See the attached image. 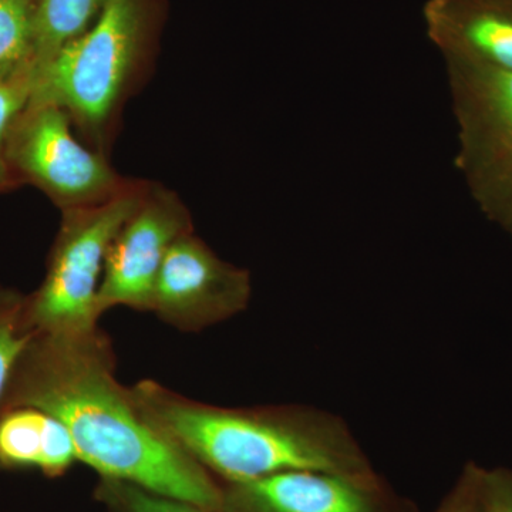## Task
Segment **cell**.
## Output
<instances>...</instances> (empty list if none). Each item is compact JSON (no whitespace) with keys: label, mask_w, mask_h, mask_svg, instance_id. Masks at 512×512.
<instances>
[{"label":"cell","mask_w":512,"mask_h":512,"mask_svg":"<svg viewBox=\"0 0 512 512\" xmlns=\"http://www.w3.org/2000/svg\"><path fill=\"white\" fill-rule=\"evenodd\" d=\"M72 128V119L59 106L29 99L6 136V161L20 187L42 191L60 212L114 200L136 181L80 143Z\"/></svg>","instance_id":"5b68a950"},{"label":"cell","mask_w":512,"mask_h":512,"mask_svg":"<svg viewBox=\"0 0 512 512\" xmlns=\"http://www.w3.org/2000/svg\"><path fill=\"white\" fill-rule=\"evenodd\" d=\"M168 0H107L82 36L36 70L30 100L69 114L87 146L107 156L127 101L147 82Z\"/></svg>","instance_id":"3957f363"},{"label":"cell","mask_w":512,"mask_h":512,"mask_svg":"<svg viewBox=\"0 0 512 512\" xmlns=\"http://www.w3.org/2000/svg\"><path fill=\"white\" fill-rule=\"evenodd\" d=\"M251 299V272L224 261L190 232L168 252L150 312L180 332L195 333L244 312Z\"/></svg>","instance_id":"ba28073f"},{"label":"cell","mask_w":512,"mask_h":512,"mask_svg":"<svg viewBox=\"0 0 512 512\" xmlns=\"http://www.w3.org/2000/svg\"><path fill=\"white\" fill-rule=\"evenodd\" d=\"M131 393L144 417L218 481L285 471L377 474L348 423L328 410L293 403L222 407L150 379Z\"/></svg>","instance_id":"7a4b0ae2"},{"label":"cell","mask_w":512,"mask_h":512,"mask_svg":"<svg viewBox=\"0 0 512 512\" xmlns=\"http://www.w3.org/2000/svg\"><path fill=\"white\" fill-rule=\"evenodd\" d=\"M194 232V221L177 192L148 181L143 198L111 242L104 264L97 312H150L154 286L171 247Z\"/></svg>","instance_id":"52a82bcc"},{"label":"cell","mask_w":512,"mask_h":512,"mask_svg":"<svg viewBox=\"0 0 512 512\" xmlns=\"http://www.w3.org/2000/svg\"><path fill=\"white\" fill-rule=\"evenodd\" d=\"M29 70H35V0H0V83Z\"/></svg>","instance_id":"4fadbf2b"},{"label":"cell","mask_w":512,"mask_h":512,"mask_svg":"<svg viewBox=\"0 0 512 512\" xmlns=\"http://www.w3.org/2000/svg\"><path fill=\"white\" fill-rule=\"evenodd\" d=\"M433 512H487L481 493V466L470 463L461 471L439 507Z\"/></svg>","instance_id":"e0dca14e"},{"label":"cell","mask_w":512,"mask_h":512,"mask_svg":"<svg viewBox=\"0 0 512 512\" xmlns=\"http://www.w3.org/2000/svg\"><path fill=\"white\" fill-rule=\"evenodd\" d=\"M110 336L83 332L30 336L0 399V412L29 406L62 421L79 460L99 477L220 512L221 483L144 417L116 375Z\"/></svg>","instance_id":"6da1fadb"},{"label":"cell","mask_w":512,"mask_h":512,"mask_svg":"<svg viewBox=\"0 0 512 512\" xmlns=\"http://www.w3.org/2000/svg\"><path fill=\"white\" fill-rule=\"evenodd\" d=\"M107 0H35V70L82 36Z\"/></svg>","instance_id":"7c38bea8"},{"label":"cell","mask_w":512,"mask_h":512,"mask_svg":"<svg viewBox=\"0 0 512 512\" xmlns=\"http://www.w3.org/2000/svg\"><path fill=\"white\" fill-rule=\"evenodd\" d=\"M423 19L446 63L512 74V0H427Z\"/></svg>","instance_id":"30bf717a"},{"label":"cell","mask_w":512,"mask_h":512,"mask_svg":"<svg viewBox=\"0 0 512 512\" xmlns=\"http://www.w3.org/2000/svg\"><path fill=\"white\" fill-rule=\"evenodd\" d=\"M35 73V70H29L8 82L0 83V195L9 194L20 188L6 161L5 143L10 124L30 99Z\"/></svg>","instance_id":"2e32d148"},{"label":"cell","mask_w":512,"mask_h":512,"mask_svg":"<svg viewBox=\"0 0 512 512\" xmlns=\"http://www.w3.org/2000/svg\"><path fill=\"white\" fill-rule=\"evenodd\" d=\"M481 493L485 511L512 512V470L481 466Z\"/></svg>","instance_id":"ac0fdd59"},{"label":"cell","mask_w":512,"mask_h":512,"mask_svg":"<svg viewBox=\"0 0 512 512\" xmlns=\"http://www.w3.org/2000/svg\"><path fill=\"white\" fill-rule=\"evenodd\" d=\"M220 483V512H420L379 473L355 477L285 471Z\"/></svg>","instance_id":"9c48e42d"},{"label":"cell","mask_w":512,"mask_h":512,"mask_svg":"<svg viewBox=\"0 0 512 512\" xmlns=\"http://www.w3.org/2000/svg\"><path fill=\"white\" fill-rule=\"evenodd\" d=\"M148 181L114 200L62 212L42 284L26 299L30 332L73 333L99 326L97 295L111 242L140 204Z\"/></svg>","instance_id":"277c9868"},{"label":"cell","mask_w":512,"mask_h":512,"mask_svg":"<svg viewBox=\"0 0 512 512\" xmlns=\"http://www.w3.org/2000/svg\"><path fill=\"white\" fill-rule=\"evenodd\" d=\"M456 167L481 212L512 237V74L446 63Z\"/></svg>","instance_id":"8992f818"},{"label":"cell","mask_w":512,"mask_h":512,"mask_svg":"<svg viewBox=\"0 0 512 512\" xmlns=\"http://www.w3.org/2000/svg\"><path fill=\"white\" fill-rule=\"evenodd\" d=\"M93 498L106 512H212L114 478L100 477Z\"/></svg>","instance_id":"5bb4252c"},{"label":"cell","mask_w":512,"mask_h":512,"mask_svg":"<svg viewBox=\"0 0 512 512\" xmlns=\"http://www.w3.org/2000/svg\"><path fill=\"white\" fill-rule=\"evenodd\" d=\"M79 460L76 444L62 421L36 407L0 412V467L39 470L43 476H64Z\"/></svg>","instance_id":"8fae6325"},{"label":"cell","mask_w":512,"mask_h":512,"mask_svg":"<svg viewBox=\"0 0 512 512\" xmlns=\"http://www.w3.org/2000/svg\"><path fill=\"white\" fill-rule=\"evenodd\" d=\"M26 299L28 293L0 284V399L16 360L33 335L26 322Z\"/></svg>","instance_id":"9a60e30c"}]
</instances>
